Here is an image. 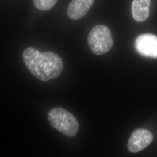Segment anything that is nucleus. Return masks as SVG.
<instances>
[{"instance_id":"2","label":"nucleus","mask_w":157,"mask_h":157,"mask_svg":"<svg viewBox=\"0 0 157 157\" xmlns=\"http://www.w3.org/2000/svg\"><path fill=\"white\" fill-rule=\"evenodd\" d=\"M47 118L49 123L63 135L73 137L79 130V124L77 119L67 109L56 107L51 109Z\"/></svg>"},{"instance_id":"4","label":"nucleus","mask_w":157,"mask_h":157,"mask_svg":"<svg viewBox=\"0 0 157 157\" xmlns=\"http://www.w3.org/2000/svg\"><path fill=\"white\" fill-rule=\"evenodd\" d=\"M135 48L142 56L157 58V36L152 34H141L135 40Z\"/></svg>"},{"instance_id":"1","label":"nucleus","mask_w":157,"mask_h":157,"mask_svg":"<svg viewBox=\"0 0 157 157\" xmlns=\"http://www.w3.org/2000/svg\"><path fill=\"white\" fill-rule=\"evenodd\" d=\"M22 57L29 72L40 80L47 82L58 78L62 73V59L54 52H41L30 47L23 52Z\"/></svg>"},{"instance_id":"7","label":"nucleus","mask_w":157,"mask_h":157,"mask_svg":"<svg viewBox=\"0 0 157 157\" xmlns=\"http://www.w3.org/2000/svg\"><path fill=\"white\" fill-rule=\"evenodd\" d=\"M151 0H133L132 4V13L137 22H143L150 15Z\"/></svg>"},{"instance_id":"5","label":"nucleus","mask_w":157,"mask_h":157,"mask_svg":"<svg viewBox=\"0 0 157 157\" xmlns=\"http://www.w3.org/2000/svg\"><path fill=\"white\" fill-rule=\"evenodd\" d=\"M152 140L153 135L149 130L144 129H136L130 135L127 147L129 151L137 153L149 146Z\"/></svg>"},{"instance_id":"8","label":"nucleus","mask_w":157,"mask_h":157,"mask_svg":"<svg viewBox=\"0 0 157 157\" xmlns=\"http://www.w3.org/2000/svg\"><path fill=\"white\" fill-rule=\"evenodd\" d=\"M58 0H33L34 6L40 10L48 11L56 5Z\"/></svg>"},{"instance_id":"3","label":"nucleus","mask_w":157,"mask_h":157,"mask_svg":"<svg viewBox=\"0 0 157 157\" xmlns=\"http://www.w3.org/2000/svg\"><path fill=\"white\" fill-rule=\"evenodd\" d=\"M87 40L90 50L98 56L108 52L113 44L111 30L102 25L95 26L91 30Z\"/></svg>"},{"instance_id":"6","label":"nucleus","mask_w":157,"mask_h":157,"mask_svg":"<svg viewBox=\"0 0 157 157\" xmlns=\"http://www.w3.org/2000/svg\"><path fill=\"white\" fill-rule=\"evenodd\" d=\"M94 0H72L67 9V16L72 20L84 17L93 6Z\"/></svg>"}]
</instances>
